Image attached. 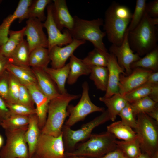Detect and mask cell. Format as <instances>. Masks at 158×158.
<instances>
[{"instance_id": "1", "label": "cell", "mask_w": 158, "mask_h": 158, "mask_svg": "<svg viewBox=\"0 0 158 158\" xmlns=\"http://www.w3.org/2000/svg\"><path fill=\"white\" fill-rule=\"evenodd\" d=\"M132 14L128 7L115 2L106 10L103 25L108 39L112 44H121Z\"/></svg>"}, {"instance_id": "2", "label": "cell", "mask_w": 158, "mask_h": 158, "mask_svg": "<svg viewBox=\"0 0 158 158\" xmlns=\"http://www.w3.org/2000/svg\"><path fill=\"white\" fill-rule=\"evenodd\" d=\"M158 20L145 12L141 21L129 31L128 40L131 49L140 56L145 55L157 46Z\"/></svg>"}, {"instance_id": "3", "label": "cell", "mask_w": 158, "mask_h": 158, "mask_svg": "<svg viewBox=\"0 0 158 158\" xmlns=\"http://www.w3.org/2000/svg\"><path fill=\"white\" fill-rule=\"evenodd\" d=\"M80 95L68 92L61 94L51 100L49 104L46 122L41 133L57 137L62 133L63 124L69 114L67 110L70 102L78 99Z\"/></svg>"}, {"instance_id": "4", "label": "cell", "mask_w": 158, "mask_h": 158, "mask_svg": "<svg viewBox=\"0 0 158 158\" xmlns=\"http://www.w3.org/2000/svg\"><path fill=\"white\" fill-rule=\"evenodd\" d=\"M116 138L107 131L92 134L89 138L77 146L74 150L66 152L67 157L99 158L117 148Z\"/></svg>"}, {"instance_id": "5", "label": "cell", "mask_w": 158, "mask_h": 158, "mask_svg": "<svg viewBox=\"0 0 158 158\" xmlns=\"http://www.w3.org/2000/svg\"><path fill=\"white\" fill-rule=\"evenodd\" d=\"M74 24L72 29L69 30L73 39L88 41L96 48L108 58V53L103 42L106 36L100 27L103 25L104 20L98 18L88 20L80 18L77 16L73 17Z\"/></svg>"}, {"instance_id": "6", "label": "cell", "mask_w": 158, "mask_h": 158, "mask_svg": "<svg viewBox=\"0 0 158 158\" xmlns=\"http://www.w3.org/2000/svg\"><path fill=\"white\" fill-rule=\"evenodd\" d=\"M136 116L135 129L137 139L141 150L150 158L158 151V123L146 113H140Z\"/></svg>"}, {"instance_id": "7", "label": "cell", "mask_w": 158, "mask_h": 158, "mask_svg": "<svg viewBox=\"0 0 158 158\" xmlns=\"http://www.w3.org/2000/svg\"><path fill=\"white\" fill-rule=\"evenodd\" d=\"M109 120L110 116L107 109L77 130H73L63 125L62 134L65 150H68L66 152L73 150L78 142H84L89 138L95 128Z\"/></svg>"}, {"instance_id": "8", "label": "cell", "mask_w": 158, "mask_h": 158, "mask_svg": "<svg viewBox=\"0 0 158 158\" xmlns=\"http://www.w3.org/2000/svg\"><path fill=\"white\" fill-rule=\"evenodd\" d=\"M82 87V94L78 104L75 106L69 104L68 106L69 117L64 125L67 127L71 128L92 113L102 112L105 110L104 107L97 106L91 101L89 95L88 84L87 82L83 83Z\"/></svg>"}, {"instance_id": "9", "label": "cell", "mask_w": 158, "mask_h": 158, "mask_svg": "<svg viewBox=\"0 0 158 158\" xmlns=\"http://www.w3.org/2000/svg\"><path fill=\"white\" fill-rule=\"evenodd\" d=\"M28 127L15 131L5 130V145L0 151V158H29L25 134Z\"/></svg>"}, {"instance_id": "10", "label": "cell", "mask_w": 158, "mask_h": 158, "mask_svg": "<svg viewBox=\"0 0 158 158\" xmlns=\"http://www.w3.org/2000/svg\"><path fill=\"white\" fill-rule=\"evenodd\" d=\"M33 156L38 158H66L62 133L57 137L42 133Z\"/></svg>"}, {"instance_id": "11", "label": "cell", "mask_w": 158, "mask_h": 158, "mask_svg": "<svg viewBox=\"0 0 158 158\" xmlns=\"http://www.w3.org/2000/svg\"><path fill=\"white\" fill-rule=\"evenodd\" d=\"M47 10L46 18L43 23L47 33V49L49 51L55 46L62 47L70 44L73 39L68 30H64L62 32L57 26L52 15L51 3L47 6Z\"/></svg>"}, {"instance_id": "12", "label": "cell", "mask_w": 158, "mask_h": 158, "mask_svg": "<svg viewBox=\"0 0 158 158\" xmlns=\"http://www.w3.org/2000/svg\"><path fill=\"white\" fill-rule=\"evenodd\" d=\"M128 32L127 29L120 46L112 44L109 49L110 53L115 56L118 63L124 70L126 75H129L132 72L131 64L140 58L131 48L128 40Z\"/></svg>"}, {"instance_id": "13", "label": "cell", "mask_w": 158, "mask_h": 158, "mask_svg": "<svg viewBox=\"0 0 158 158\" xmlns=\"http://www.w3.org/2000/svg\"><path fill=\"white\" fill-rule=\"evenodd\" d=\"M24 32L26 37L30 53L39 47L48 48L47 38L43 30L42 22L35 18L28 19Z\"/></svg>"}, {"instance_id": "14", "label": "cell", "mask_w": 158, "mask_h": 158, "mask_svg": "<svg viewBox=\"0 0 158 158\" xmlns=\"http://www.w3.org/2000/svg\"><path fill=\"white\" fill-rule=\"evenodd\" d=\"M152 71L141 68L132 69L131 73L126 75H120L119 84V94L123 96L126 94L144 85Z\"/></svg>"}, {"instance_id": "15", "label": "cell", "mask_w": 158, "mask_h": 158, "mask_svg": "<svg viewBox=\"0 0 158 158\" xmlns=\"http://www.w3.org/2000/svg\"><path fill=\"white\" fill-rule=\"evenodd\" d=\"M86 42L84 40L73 39L71 43L63 47L57 46L53 47L49 51L51 68H58L64 66L75 50Z\"/></svg>"}, {"instance_id": "16", "label": "cell", "mask_w": 158, "mask_h": 158, "mask_svg": "<svg viewBox=\"0 0 158 158\" xmlns=\"http://www.w3.org/2000/svg\"><path fill=\"white\" fill-rule=\"evenodd\" d=\"M32 0H20L15 11L4 20L0 25V42L2 46L8 40L9 28L12 23L18 19L19 23L27 19L28 8Z\"/></svg>"}, {"instance_id": "17", "label": "cell", "mask_w": 158, "mask_h": 158, "mask_svg": "<svg viewBox=\"0 0 158 158\" xmlns=\"http://www.w3.org/2000/svg\"><path fill=\"white\" fill-rule=\"evenodd\" d=\"M26 86L36 106V114L38 118L39 128L41 130L46 122L50 100L41 90L37 83Z\"/></svg>"}, {"instance_id": "18", "label": "cell", "mask_w": 158, "mask_h": 158, "mask_svg": "<svg viewBox=\"0 0 158 158\" xmlns=\"http://www.w3.org/2000/svg\"><path fill=\"white\" fill-rule=\"evenodd\" d=\"M107 68L108 70L107 87L104 97H110L115 94H120L119 84L121 74L126 75L124 70L118 63L115 56L109 53Z\"/></svg>"}, {"instance_id": "19", "label": "cell", "mask_w": 158, "mask_h": 158, "mask_svg": "<svg viewBox=\"0 0 158 158\" xmlns=\"http://www.w3.org/2000/svg\"><path fill=\"white\" fill-rule=\"evenodd\" d=\"M52 3V13L58 28L62 31L65 28L70 30L73 28L74 19L71 14L65 0H54Z\"/></svg>"}, {"instance_id": "20", "label": "cell", "mask_w": 158, "mask_h": 158, "mask_svg": "<svg viewBox=\"0 0 158 158\" xmlns=\"http://www.w3.org/2000/svg\"><path fill=\"white\" fill-rule=\"evenodd\" d=\"M32 69L39 88L50 100L61 94L55 83L43 68H32Z\"/></svg>"}, {"instance_id": "21", "label": "cell", "mask_w": 158, "mask_h": 158, "mask_svg": "<svg viewBox=\"0 0 158 158\" xmlns=\"http://www.w3.org/2000/svg\"><path fill=\"white\" fill-rule=\"evenodd\" d=\"M29 118L25 137L28 146L29 158H30L35 153L41 130L39 128L38 118L36 114L30 116Z\"/></svg>"}, {"instance_id": "22", "label": "cell", "mask_w": 158, "mask_h": 158, "mask_svg": "<svg viewBox=\"0 0 158 158\" xmlns=\"http://www.w3.org/2000/svg\"><path fill=\"white\" fill-rule=\"evenodd\" d=\"M6 70L24 85L26 86L37 83L35 75L30 66H19L9 63L6 67Z\"/></svg>"}, {"instance_id": "23", "label": "cell", "mask_w": 158, "mask_h": 158, "mask_svg": "<svg viewBox=\"0 0 158 158\" xmlns=\"http://www.w3.org/2000/svg\"><path fill=\"white\" fill-rule=\"evenodd\" d=\"M68 63L70 70L67 80L68 84L72 85L75 83L81 76L90 75V70L89 66L85 64L82 59L73 54L70 57Z\"/></svg>"}, {"instance_id": "24", "label": "cell", "mask_w": 158, "mask_h": 158, "mask_svg": "<svg viewBox=\"0 0 158 158\" xmlns=\"http://www.w3.org/2000/svg\"><path fill=\"white\" fill-rule=\"evenodd\" d=\"M43 69L55 83L60 94H64L67 93L65 84L70 70L69 63L58 68L47 67Z\"/></svg>"}, {"instance_id": "25", "label": "cell", "mask_w": 158, "mask_h": 158, "mask_svg": "<svg viewBox=\"0 0 158 158\" xmlns=\"http://www.w3.org/2000/svg\"><path fill=\"white\" fill-rule=\"evenodd\" d=\"M99 100L107 107L110 120L114 122L117 115L126 106L128 102L120 94H115L109 98L100 97Z\"/></svg>"}, {"instance_id": "26", "label": "cell", "mask_w": 158, "mask_h": 158, "mask_svg": "<svg viewBox=\"0 0 158 158\" xmlns=\"http://www.w3.org/2000/svg\"><path fill=\"white\" fill-rule=\"evenodd\" d=\"M107 131L113 135L116 138L124 141H130L137 139L135 132L121 121H114L107 126Z\"/></svg>"}, {"instance_id": "27", "label": "cell", "mask_w": 158, "mask_h": 158, "mask_svg": "<svg viewBox=\"0 0 158 158\" xmlns=\"http://www.w3.org/2000/svg\"><path fill=\"white\" fill-rule=\"evenodd\" d=\"M25 27L19 30H10L8 40L1 47L0 53L8 59L23 40Z\"/></svg>"}, {"instance_id": "28", "label": "cell", "mask_w": 158, "mask_h": 158, "mask_svg": "<svg viewBox=\"0 0 158 158\" xmlns=\"http://www.w3.org/2000/svg\"><path fill=\"white\" fill-rule=\"evenodd\" d=\"M50 61L49 51L47 48L37 47L30 53L29 65L32 68H44L47 67Z\"/></svg>"}, {"instance_id": "29", "label": "cell", "mask_w": 158, "mask_h": 158, "mask_svg": "<svg viewBox=\"0 0 158 158\" xmlns=\"http://www.w3.org/2000/svg\"><path fill=\"white\" fill-rule=\"evenodd\" d=\"M30 54L28 43L26 40L24 39L8 59L9 63L19 66H30L29 65Z\"/></svg>"}, {"instance_id": "30", "label": "cell", "mask_w": 158, "mask_h": 158, "mask_svg": "<svg viewBox=\"0 0 158 158\" xmlns=\"http://www.w3.org/2000/svg\"><path fill=\"white\" fill-rule=\"evenodd\" d=\"M89 67L90 70V79L94 82L98 89L106 92L108 85L109 74L107 67L99 66Z\"/></svg>"}, {"instance_id": "31", "label": "cell", "mask_w": 158, "mask_h": 158, "mask_svg": "<svg viewBox=\"0 0 158 158\" xmlns=\"http://www.w3.org/2000/svg\"><path fill=\"white\" fill-rule=\"evenodd\" d=\"M132 69L141 68L149 69L153 72L158 70V46L145 55L143 57L133 63Z\"/></svg>"}, {"instance_id": "32", "label": "cell", "mask_w": 158, "mask_h": 158, "mask_svg": "<svg viewBox=\"0 0 158 158\" xmlns=\"http://www.w3.org/2000/svg\"><path fill=\"white\" fill-rule=\"evenodd\" d=\"M116 143L117 148L128 158H136L142 153L140 144L137 139L130 141L116 140Z\"/></svg>"}, {"instance_id": "33", "label": "cell", "mask_w": 158, "mask_h": 158, "mask_svg": "<svg viewBox=\"0 0 158 158\" xmlns=\"http://www.w3.org/2000/svg\"><path fill=\"white\" fill-rule=\"evenodd\" d=\"M29 116L11 114L3 121L0 126L5 130L15 131L27 127L29 122Z\"/></svg>"}, {"instance_id": "34", "label": "cell", "mask_w": 158, "mask_h": 158, "mask_svg": "<svg viewBox=\"0 0 158 158\" xmlns=\"http://www.w3.org/2000/svg\"><path fill=\"white\" fill-rule=\"evenodd\" d=\"M51 2L50 0H32L28 8L27 19L35 18L42 22L44 21L46 18L45 8Z\"/></svg>"}, {"instance_id": "35", "label": "cell", "mask_w": 158, "mask_h": 158, "mask_svg": "<svg viewBox=\"0 0 158 158\" xmlns=\"http://www.w3.org/2000/svg\"><path fill=\"white\" fill-rule=\"evenodd\" d=\"M130 104L135 117L140 113L147 114L158 107L157 103L148 96L143 97Z\"/></svg>"}, {"instance_id": "36", "label": "cell", "mask_w": 158, "mask_h": 158, "mask_svg": "<svg viewBox=\"0 0 158 158\" xmlns=\"http://www.w3.org/2000/svg\"><path fill=\"white\" fill-rule=\"evenodd\" d=\"M108 58L97 49L94 48L89 52L87 56L82 59L88 66H99L107 67Z\"/></svg>"}, {"instance_id": "37", "label": "cell", "mask_w": 158, "mask_h": 158, "mask_svg": "<svg viewBox=\"0 0 158 158\" xmlns=\"http://www.w3.org/2000/svg\"><path fill=\"white\" fill-rule=\"evenodd\" d=\"M146 0H137L133 13L128 28L129 31L133 30L140 23L145 12Z\"/></svg>"}, {"instance_id": "38", "label": "cell", "mask_w": 158, "mask_h": 158, "mask_svg": "<svg viewBox=\"0 0 158 158\" xmlns=\"http://www.w3.org/2000/svg\"><path fill=\"white\" fill-rule=\"evenodd\" d=\"M151 90V86L144 84L129 92L123 96L127 101L131 104L147 96H148Z\"/></svg>"}, {"instance_id": "39", "label": "cell", "mask_w": 158, "mask_h": 158, "mask_svg": "<svg viewBox=\"0 0 158 158\" xmlns=\"http://www.w3.org/2000/svg\"><path fill=\"white\" fill-rule=\"evenodd\" d=\"M21 83L13 75L9 73L8 97V104L17 103Z\"/></svg>"}, {"instance_id": "40", "label": "cell", "mask_w": 158, "mask_h": 158, "mask_svg": "<svg viewBox=\"0 0 158 158\" xmlns=\"http://www.w3.org/2000/svg\"><path fill=\"white\" fill-rule=\"evenodd\" d=\"M121 121L124 124L135 129L137 125L136 119L134 115L130 104L128 102L118 115Z\"/></svg>"}, {"instance_id": "41", "label": "cell", "mask_w": 158, "mask_h": 158, "mask_svg": "<svg viewBox=\"0 0 158 158\" xmlns=\"http://www.w3.org/2000/svg\"><path fill=\"white\" fill-rule=\"evenodd\" d=\"M6 103L10 110L11 115L29 116L36 114L35 108H32L18 103Z\"/></svg>"}, {"instance_id": "42", "label": "cell", "mask_w": 158, "mask_h": 158, "mask_svg": "<svg viewBox=\"0 0 158 158\" xmlns=\"http://www.w3.org/2000/svg\"><path fill=\"white\" fill-rule=\"evenodd\" d=\"M17 103L22 104L32 108L34 103L27 87L21 84Z\"/></svg>"}, {"instance_id": "43", "label": "cell", "mask_w": 158, "mask_h": 158, "mask_svg": "<svg viewBox=\"0 0 158 158\" xmlns=\"http://www.w3.org/2000/svg\"><path fill=\"white\" fill-rule=\"evenodd\" d=\"M9 73L6 70L0 77V97L7 103L8 97Z\"/></svg>"}, {"instance_id": "44", "label": "cell", "mask_w": 158, "mask_h": 158, "mask_svg": "<svg viewBox=\"0 0 158 158\" xmlns=\"http://www.w3.org/2000/svg\"><path fill=\"white\" fill-rule=\"evenodd\" d=\"M145 12L152 18H158V0H155L146 3Z\"/></svg>"}, {"instance_id": "45", "label": "cell", "mask_w": 158, "mask_h": 158, "mask_svg": "<svg viewBox=\"0 0 158 158\" xmlns=\"http://www.w3.org/2000/svg\"><path fill=\"white\" fill-rule=\"evenodd\" d=\"M10 115V110L6 102L0 97V124Z\"/></svg>"}, {"instance_id": "46", "label": "cell", "mask_w": 158, "mask_h": 158, "mask_svg": "<svg viewBox=\"0 0 158 158\" xmlns=\"http://www.w3.org/2000/svg\"><path fill=\"white\" fill-rule=\"evenodd\" d=\"M123 155L122 152L117 148L99 158H122Z\"/></svg>"}, {"instance_id": "47", "label": "cell", "mask_w": 158, "mask_h": 158, "mask_svg": "<svg viewBox=\"0 0 158 158\" xmlns=\"http://www.w3.org/2000/svg\"><path fill=\"white\" fill-rule=\"evenodd\" d=\"M144 84L151 86L158 84V72H153L151 73Z\"/></svg>"}, {"instance_id": "48", "label": "cell", "mask_w": 158, "mask_h": 158, "mask_svg": "<svg viewBox=\"0 0 158 158\" xmlns=\"http://www.w3.org/2000/svg\"><path fill=\"white\" fill-rule=\"evenodd\" d=\"M9 63L8 59L0 53V77L6 70V68Z\"/></svg>"}, {"instance_id": "49", "label": "cell", "mask_w": 158, "mask_h": 158, "mask_svg": "<svg viewBox=\"0 0 158 158\" xmlns=\"http://www.w3.org/2000/svg\"><path fill=\"white\" fill-rule=\"evenodd\" d=\"M149 97L154 101L158 102V84L151 86V90Z\"/></svg>"}, {"instance_id": "50", "label": "cell", "mask_w": 158, "mask_h": 158, "mask_svg": "<svg viewBox=\"0 0 158 158\" xmlns=\"http://www.w3.org/2000/svg\"><path fill=\"white\" fill-rule=\"evenodd\" d=\"M147 114L158 123V107Z\"/></svg>"}, {"instance_id": "51", "label": "cell", "mask_w": 158, "mask_h": 158, "mask_svg": "<svg viewBox=\"0 0 158 158\" xmlns=\"http://www.w3.org/2000/svg\"><path fill=\"white\" fill-rule=\"evenodd\" d=\"M136 158H150V156L147 154L144 153H141Z\"/></svg>"}, {"instance_id": "52", "label": "cell", "mask_w": 158, "mask_h": 158, "mask_svg": "<svg viewBox=\"0 0 158 158\" xmlns=\"http://www.w3.org/2000/svg\"><path fill=\"white\" fill-rule=\"evenodd\" d=\"M4 142V140L2 135L0 134V151L1 147H2Z\"/></svg>"}, {"instance_id": "53", "label": "cell", "mask_w": 158, "mask_h": 158, "mask_svg": "<svg viewBox=\"0 0 158 158\" xmlns=\"http://www.w3.org/2000/svg\"><path fill=\"white\" fill-rule=\"evenodd\" d=\"M150 158H158V151L156 152Z\"/></svg>"}, {"instance_id": "54", "label": "cell", "mask_w": 158, "mask_h": 158, "mask_svg": "<svg viewBox=\"0 0 158 158\" xmlns=\"http://www.w3.org/2000/svg\"><path fill=\"white\" fill-rule=\"evenodd\" d=\"M30 158H38L37 157H35L34 156H33L32 157ZM66 158H73V157H67Z\"/></svg>"}, {"instance_id": "55", "label": "cell", "mask_w": 158, "mask_h": 158, "mask_svg": "<svg viewBox=\"0 0 158 158\" xmlns=\"http://www.w3.org/2000/svg\"><path fill=\"white\" fill-rule=\"evenodd\" d=\"M73 157V158H84L83 157Z\"/></svg>"}, {"instance_id": "56", "label": "cell", "mask_w": 158, "mask_h": 158, "mask_svg": "<svg viewBox=\"0 0 158 158\" xmlns=\"http://www.w3.org/2000/svg\"><path fill=\"white\" fill-rule=\"evenodd\" d=\"M122 158H127V157H126L124 155H123V156L122 157Z\"/></svg>"}, {"instance_id": "57", "label": "cell", "mask_w": 158, "mask_h": 158, "mask_svg": "<svg viewBox=\"0 0 158 158\" xmlns=\"http://www.w3.org/2000/svg\"><path fill=\"white\" fill-rule=\"evenodd\" d=\"M1 47V45L0 42V51Z\"/></svg>"}]
</instances>
